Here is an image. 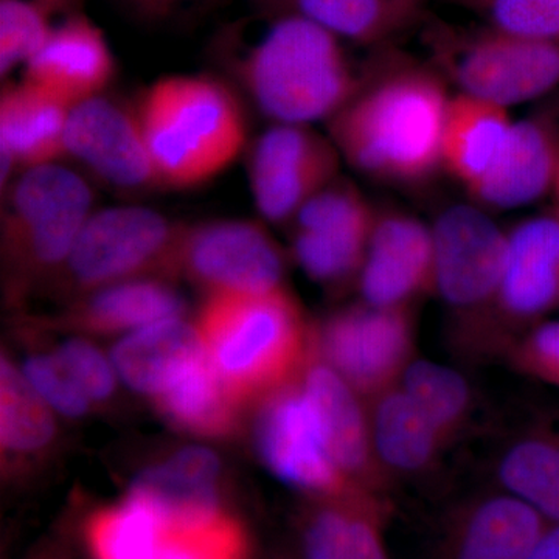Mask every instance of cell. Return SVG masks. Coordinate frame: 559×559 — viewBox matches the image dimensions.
Masks as SVG:
<instances>
[{
    "instance_id": "9a60e30c",
    "label": "cell",
    "mask_w": 559,
    "mask_h": 559,
    "mask_svg": "<svg viewBox=\"0 0 559 559\" xmlns=\"http://www.w3.org/2000/svg\"><path fill=\"white\" fill-rule=\"evenodd\" d=\"M433 271L432 227L400 210H378L358 275L364 304L412 308L419 297L433 293Z\"/></svg>"
},
{
    "instance_id": "7bdbcfd3",
    "label": "cell",
    "mask_w": 559,
    "mask_h": 559,
    "mask_svg": "<svg viewBox=\"0 0 559 559\" xmlns=\"http://www.w3.org/2000/svg\"><path fill=\"white\" fill-rule=\"evenodd\" d=\"M555 189H557L558 204H559V171H558L557 182H555Z\"/></svg>"
},
{
    "instance_id": "4fadbf2b",
    "label": "cell",
    "mask_w": 559,
    "mask_h": 559,
    "mask_svg": "<svg viewBox=\"0 0 559 559\" xmlns=\"http://www.w3.org/2000/svg\"><path fill=\"white\" fill-rule=\"evenodd\" d=\"M377 212L355 183L337 176L290 223L301 270L325 285L359 275Z\"/></svg>"
},
{
    "instance_id": "277c9868",
    "label": "cell",
    "mask_w": 559,
    "mask_h": 559,
    "mask_svg": "<svg viewBox=\"0 0 559 559\" xmlns=\"http://www.w3.org/2000/svg\"><path fill=\"white\" fill-rule=\"evenodd\" d=\"M238 70L267 119L308 127L329 121L359 81L337 36L299 13L275 22Z\"/></svg>"
},
{
    "instance_id": "8fae6325",
    "label": "cell",
    "mask_w": 559,
    "mask_h": 559,
    "mask_svg": "<svg viewBox=\"0 0 559 559\" xmlns=\"http://www.w3.org/2000/svg\"><path fill=\"white\" fill-rule=\"evenodd\" d=\"M341 154L308 124L277 123L253 143L249 180L263 218L289 224L300 209L340 176Z\"/></svg>"
},
{
    "instance_id": "7402d4cb",
    "label": "cell",
    "mask_w": 559,
    "mask_h": 559,
    "mask_svg": "<svg viewBox=\"0 0 559 559\" xmlns=\"http://www.w3.org/2000/svg\"><path fill=\"white\" fill-rule=\"evenodd\" d=\"M219 460L205 448H186L162 465L143 471L130 495L148 503L162 520L198 524L224 513L218 495Z\"/></svg>"
},
{
    "instance_id": "6da1fadb",
    "label": "cell",
    "mask_w": 559,
    "mask_h": 559,
    "mask_svg": "<svg viewBox=\"0 0 559 559\" xmlns=\"http://www.w3.org/2000/svg\"><path fill=\"white\" fill-rule=\"evenodd\" d=\"M432 62L381 51L329 121L341 159L367 178L418 186L441 170V138L451 94Z\"/></svg>"
},
{
    "instance_id": "ba28073f",
    "label": "cell",
    "mask_w": 559,
    "mask_h": 559,
    "mask_svg": "<svg viewBox=\"0 0 559 559\" xmlns=\"http://www.w3.org/2000/svg\"><path fill=\"white\" fill-rule=\"evenodd\" d=\"M186 224L153 209L117 205L94 210L73 246L66 270L81 289H100L150 271L178 272Z\"/></svg>"
},
{
    "instance_id": "d590c367",
    "label": "cell",
    "mask_w": 559,
    "mask_h": 559,
    "mask_svg": "<svg viewBox=\"0 0 559 559\" xmlns=\"http://www.w3.org/2000/svg\"><path fill=\"white\" fill-rule=\"evenodd\" d=\"M348 503L326 502L304 528L305 559H355L349 543Z\"/></svg>"
},
{
    "instance_id": "cb8c5ba5",
    "label": "cell",
    "mask_w": 559,
    "mask_h": 559,
    "mask_svg": "<svg viewBox=\"0 0 559 559\" xmlns=\"http://www.w3.org/2000/svg\"><path fill=\"white\" fill-rule=\"evenodd\" d=\"M509 109L473 95H451L441 138V170L466 190L498 164L513 128Z\"/></svg>"
},
{
    "instance_id": "1f68e13d",
    "label": "cell",
    "mask_w": 559,
    "mask_h": 559,
    "mask_svg": "<svg viewBox=\"0 0 559 559\" xmlns=\"http://www.w3.org/2000/svg\"><path fill=\"white\" fill-rule=\"evenodd\" d=\"M53 419L24 373L9 360L0 367V439L5 450L31 452L49 443Z\"/></svg>"
},
{
    "instance_id": "2e32d148",
    "label": "cell",
    "mask_w": 559,
    "mask_h": 559,
    "mask_svg": "<svg viewBox=\"0 0 559 559\" xmlns=\"http://www.w3.org/2000/svg\"><path fill=\"white\" fill-rule=\"evenodd\" d=\"M559 301V215L518 224L507 238L506 263L488 330L518 329ZM487 330V331H488Z\"/></svg>"
},
{
    "instance_id": "d4e9b609",
    "label": "cell",
    "mask_w": 559,
    "mask_h": 559,
    "mask_svg": "<svg viewBox=\"0 0 559 559\" xmlns=\"http://www.w3.org/2000/svg\"><path fill=\"white\" fill-rule=\"evenodd\" d=\"M374 452L388 473L429 469L443 448L440 433L400 385L370 401Z\"/></svg>"
},
{
    "instance_id": "f1b7e54d",
    "label": "cell",
    "mask_w": 559,
    "mask_h": 559,
    "mask_svg": "<svg viewBox=\"0 0 559 559\" xmlns=\"http://www.w3.org/2000/svg\"><path fill=\"white\" fill-rule=\"evenodd\" d=\"M498 477L506 491L559 521V437L540 433L514 441L500 455Z\"/></svg>"
},
{
    "instance_id": "ffe728a7",
    "label": "cell",
    "mask_w": 559,
    "mask_h": 559,
    "mask_svg": "<svg viewBox=\"0 0 559 559\" xmlns=\"http://www.w3.org/2000/svg\"><path fill=\"white\" fill-rule=\"evenodd\" d=\"M70 108L27 81L7 84L0 95L2 191L20 173L60 164L66 154Z\"/></svg>"
},
{
    "instance_id": "b9f144b4",
    "label": "cell",
    "mask_w": 559,
    "mask_h": 559,
    "mask_svg": "<svg viewBox=\"0 0 559 559\" xmlns=\"http://www.w3.org/2000/svg\"><path fill=\"white\" fill-rule=\"evenodd\" d=\"M146 2H148L151 7H154V9H157V7L168 5L170 0H146Z\"/></svg>"
},
{
    "instance_id": "836d02e7",
    "label": "cell",
    "mask_w": 559,
    "mask_h": 559,
    "mask_svg": "<svg viewBox=\"0 0 559 559\" xmlns=\"http://www.w3.org/2000/svg\"><path fill=\"white\" fill-rule=\"evenodd\" d=\"M469 11L485 27L524 36L559 40V0H441Z\"/></svg>"
},
{
    "instance_id": "30bf717a",
    "label": "cell",
    "mask_w": 559,
    "mask_h": 559,
    "mask_svg": "<svg viewBox=\"0 0 559 559\" xmlns=\"http://www.w3.org/2000/svg\"><path fill=\"white\" fill-rule=\"evenodd\" d=\"M412 308L353 305L334 312L314 334L318 356L360 396L374 400L400 385L414 360Z\"/></svg>"
},
{
    "instance_id": "603a6c76",
    "label": "cell",
    "mask_w": 559,
    "mask_h": 559,
    "mask_svg": "<svg viewBox=\"0 0 559 559\" xmlns=\"http://www.w3.org/2000/svg\"><path fill=\"white\" fill-rule=\"evenodd\" d=\"M205 355L198 326L178 318L132 331L114 348L112 364L130 388L160 395Z\"/></svg>"
},
{
    "instance_id": "4dcf8cb0",
    "label": "cell",
    "mask_w": 559,
    "mask_h": 559,
    "mask_svg": "<svg viewBox=\"0 0 559 559\" xmlns=\"http://www.w3.org/2000/svg\"><path fill=\"white\" fill-rule=\"evenodd\" d=\"M400 388L432 423L444 444L455 439L468 421L473 393L457 370L428 359H414L404 371Z\"/></svg>"
},
{
    "instance_id": "8992f818",
    "label": "cell",
    "mask_w": 559,
    "mask_h": 559,
    "mask_svg": "<svg viewBox=\"0 0 559 559\" xmlns=\"http://www.w3.org/2000/svg\"><path fill=\"white\" fill-rule=\"evenodd\" d=\"M2 238L7 253L27 271L66 264L94 213V191L61 164L20 173L2 191Z\"/></svg>"
},
{
    "instance_id": "7a4b0ae2",
    "label": "cell",
    "mask_w": 559,
    "mask_h": 559,
    "mask_svg": "<svg viewBox=\"0 0 559 559\" xmlns=\"http://www.w3.org/2000/svg\"><path fill=\"white\" fill-rule=\"evenodd\" d=\"M134 103L162 189L204 186L248 146L240 98L215 76H164Z\"/></svg>"
},
{
    "instance_id": "e0dca14e",
    "label": "cell",
    "mask_w": 559,
    "mask_h": 559,
    "mask_svg": "<svg viewBox=\"0 0 559 559\" xmlns=\"http://www.w3.org/2000/svg\"><path fill=\"white\" fill-rule=\"evenodd\" d=\"M301 389L318 411L331 454L340 468L370 492L384 489L390 474L381 465L371 439L369 411L359 393L322 359H310Z\"/></svg>"
},
{
    "instance_id": "7c38bea8",
    "label": "cell",
    "mask_w": 559,
    "mask_h": 559,
    "mask_svg": "<svg viewBox=\"0 0 559 559\" xmlns=\"http://www.w3.org/2000/svg\"><path fill=\"white\" fill-rule=\"evenodd\" d=\"M176 270L209 294L264 293L285 286L282 250L255 221L219 219L183 227Z\"/></svg>"
},
{
    "instance_id": "f35d334b",
    "label": "cell",
    "mask_w": 559,
    "mask_h": 559,
    "mask_svg": "<svg viewBox=\"0 0 559 559\" xmlns=\"http://www.w3.org/2000/svg\"><path fill=\"white\" fill-rule=\"evenodd\" d=\"M510 358L518 369L559 388V322L543 323L518 337Z\"/></svg>"
},
{
    "instance_id": "484cf974",
    "label": "cell",
    "mask_w": 559,
    "mask_h": 559,
    "mask_svg": "<svg viewBox=\"0 0 559 559\" xmlns=\"http://www.w3.org/2000/svg\"><path fill=\"white\" fill-rule=\"evenodd\" d=\"M186 301L167 283L135 278L95 289L73 312L80 325L95 331H138L182 318Z\"/></svg>"
},
{
    "instance_id": "8d00e7d4",
    "label": "cell",
    "mask_w": 559,
    "mask_h": 559,
    "mask_svg": "<svg viewBox=\"0 0 559 559\" xmlns=\"http://www.w3.org/2000/svg\"><path fill=\"white\" fill-rule=\"evenodd\" d=\"M55 358L87 399L105 400L112 393L116 385L112 367L90 342H64Z\"/></svg>"
},
{
    "instance_id": "3957f363",
    "label": "cell",
    "mask_w": 559,
    "mask_h": 559,
    "mask_svg": "<svg viewBox=\"0 0 559 559\" xmlns=\"http://www.w3.org/2000/svg\"><path fill=\"white\" fill-rule=\"evenodd\" d=\"M198 330L210 360L238 400L267 395L299 380L314 334L283 288L209 294Z\"/></svg>"
},
{
    "instance_id": "5bb4252c",
    "label": "cell",
    "mask_w": 559,
    "mask_h": 559,
    "mask_svg": "<svg viewBox=\"0 0 559 559\" xmlns=\"http://www.w3.org/2000/svg\"><path fill=\"white\" fill-rule=\"evenodd\" d=\"M66 154L116 189H162L135 103L110 97L106 92L70 109Z\"/></svg>"
},
{
    "instance_id": "44dd1931",
    "label": "cell",
    "mask_w": 559,
    "mask_h": 559,
    "mask_svg": "<svg viewBox=\"0 0 559 559\" xmlns=\"http://www.w3.org/2000/svg\"><path fill=\"white\" fill-rule=\"evenodd\" d=\"M544 532L543 514L503 489L462 511L448 539L447 559H528Z\"/></svg>"
},
{
    "instance_id": "d6a6232c",
    "label": "cell",
    "mask_w": 559,
    "mask_h": 559,
    "mask_svg": "<svg viewBox=\"0 0 559 559\" xmlns=\"http://www.w3.org/2000/svg\"><path fill=\"white\" fill-rule=\"evenodd\" d=\"M248 555L245 528L229 514L221 513L198 524H173L162 520L154 559H248Z\"/></svg>"
},
{
    "instance_id": "ac0fdd59",
    "label": "cell",
    "mask_w": 559,
    "mask_h": 559,
    "mask_svg": "<svg viewBox=\"0 0 559 559\" xmlns=\"http://www.w3.org/2000/svg\"><path fill=\"white\" fill-rule=\"evenodd\" d=\"M559 171V127L546 114L514 121L498 164L468 190L481 209L532 204L555 187Z\"/></svg>"
},
{
    "instance_id": "ab89813d",
    "label": "cell",
    "mask_w": 559,
    "mask_h": 559,
    "mask_svg": "<svg viewBox=\"0 0 559 559\" xmlns=\"http://www.w3.org/2000/svg\"><path fill=\"white\" fill-rule=\"evenodd\" d=\"M381 500L348 503L349 543L355 559H389L382 538Z\"/></svg>"
},
{
    "instance_id": "d6986e66",
    "label": "cell",
    "mask_w": 559,
    "mask_h": 559,
    "mask_svg": "<svg viewBox=\"0 0 559 559\" xmlns=\"http://www.w3.org/2000/svg\"><path fill=\"white\" fill-rule=\"evenodd\" d=\"M116 72L103 33L84 17L51 31L43 49L25 64L24 81L70 109L106 92Z\"/></svg>"
},
{
    "instance_id": "f546056e",
    "label": "cell",
    "mask_w": 559,
    "mask_h": 559,
    "mask_svg": "<svg viewBox=\"0 0 559 559\" xmlns=\"http://www.w3.org/2000/svg\"><path fill=\"white\" fill-rule=\"evenodd\" d=\"M160 532L159 514L131 495L95 511L84 527L92 559H154Z\"/></svg>"
},
{
    "instance_id": "e575fe53",
    "label": "cell",
    "mask_w": 559,
    "mask_h": 559,
    "mask_svg": "<svg viewBox=\"0 0 559 559\" xmlns=\"http://www.w3.org/2000/svg\"><path fill=\"white\" fill-rule=\"evenodd\" d=\"M49 22L44 9L28 0L0 2V73L5 76L27 64L49 39Z\"/></svg>"
},
{
    "instance_id": "52a82bcc",
    "label": "cell",
    "mask_w": 559,
    "mask_h": 559,
    "mask_svg": "<svg viewBox=\"0 0 559 559\" xmlns=\"http://www.w3.org/2000/svg\"><path fill=\"white\" fill-rule=\"evenodd\" d=\"M433 293L463 329L484 333L495 310L509 231L479 205L457 204L432 224Z\"/></svg>"
},
{
    "instance_id": "9c48e42d",
    "label": "cell",
    "mask_w": 559,
    "mask_h": 559,
    "mask_svg": "<svg viewBox=\"0 0 559 559\" xmlns=\"http://www.w3.org/2000/svg\"><path fill=\"white\" fill-rule=\"evenodd\" d=\"M257 444L267 468L290 487L330 502L377 498L340 468L318 411L297 382L267 396L257 423Z\"/></svg>"
},
{
    "instance_id": "4316f807",
    "label": "cell",
    "mask_w": 559,
    "mask_h": 559,
    "mask_svg": "<svg viewBox=\"0 0 559 559\" xmlns=\"http://www.w3.org/2000/svg\"><path fill=\"white\" fill-rule=\"evenodd\" d=\"M159 407L179 428L198 436H226L237 421L241 401L227 388L209 355L171 388L157 395Z\"/></svg>"
},
{
    "instance_id": "60d3db41",
    "label": "cell",
    "mask_w": 559,
    "mask_h": 559,
    "mask_svg": "<svg viewBox=\"0 0 559 559\" xmlns=\"http://www.w3.org/2000/svg\"><path fill=\"white\" fill-rule=\"evenodd\" d=\"M528 559H559V527L544 532Z\"/></svg>"
},
{
    "instance_id": "5b68a950",
    "label": "cell",
    "mask_w": 559,
    "mask_h": 559,
    "mask_svg": "<svg viewBox=\"0 0 559 559\" xmlns=\"http://www.w3.org/2000/svg\"><path fill=\"white\" fill-rule=\"evenodd\" d=\"M430 62L460 94L509 109L559 86V40L524 38L481 25H439L428 35Z\"/></svg>"
},
{
    "instance_id": "83f0119b",
    "label": "cell",
    "mask_w": 559,
    "mask_h": 559,
    "mask_svg": "<svg viewBox=\"0 0 559 559\" xmlns=\"http://www.w3.org/2000/svg\"><path fill=\"white\" fill-rule=\"evenodd\" d=\"M425 0H296L301 16L337 38L382 44L421 17Z\"/></svg>"
},
{
    "instance_id": "74e56055",
    "label": "cell",
    "mask_w": 559,
    "mask_h": 559,
    "mask_svg": "<svg viewBox=\"0 0 559 559\" xmlns=\"http://www.w3.org/2000/svg\"><path fill=\"white\" fill-rule=\"evenodd\" d=\"M24 374L40 399L60 414L80 417L87 411L90 399L73 384L55 356H33L25 362Z\"/></svg>"
}]
</instances>
